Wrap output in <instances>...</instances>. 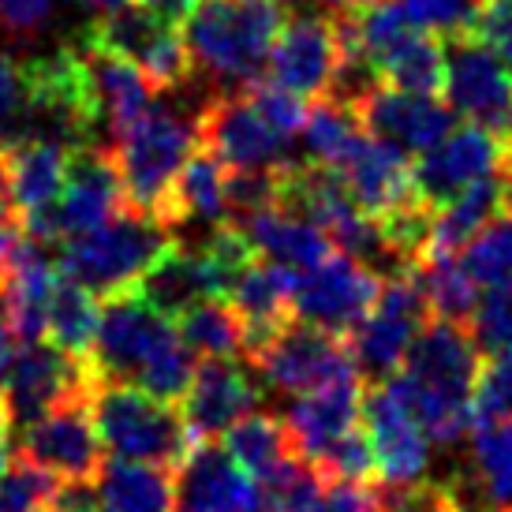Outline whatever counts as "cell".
<instances>
[{
    "mask_svg": "<svg viewBox=\"0 0 512 512\" xmlns=\"http://www.w3.org/2000/svg\"><path fill=\"white\" fill-rule=\"evenodd\" d=\"M363 393H367L363 378H344L292 400L285 412L292 449L314 464L333 441L363 423Z\"/></svg>",
    "mask_w": 512,
    "mask_h": 512,
    "instance_id": "cb8c5ba5",
    "label": "cell"
},
{
    "mask_svg": "<svg viewBox=\"0 0 512 512\" xmlns=\"http://www.w3.org/2000/svg\"><path fill=\"white\" fill-rule=\"evenodd\" d=\"M479 356L490 359L512 348V288H490L464 322Z\"/></svg>",
    "mask_w": 512,
    "mask_h": 512,
    "instance_id": "b9f144b4",
    "label": "cell"
},
{
    "mask_svg": "<svg viewBox=\"0 0 512 512\" xmlns=\"http://www.w3.org/2000/svg\"><path fill=\"white\" fill-rule=\"evenodd\" d=\"M195 124H199V143L210 146L228 169H277L292 161L288 157L292 139L270 128V120L258 113L247 90L214 94L195 116Z\"/></svg>",
    "mask_w": 512,
    "mask_h": 512,
    "instance_id": "4fadbf2b",
    "label": "cell"
},
{
    "mask_svg": "<svg viewBox=\"0 0 512 512\" xmlns=\"http://www.w3.org/2000/svg\"><path fill=\"white\" fill-rule=\"evenodd\" d=\"M389 512H471L460 490L438 479H419L412 486H382Z\"/></svg>",
    "mask_w": 512,
    "mask_h": 512,
    "instance_id": "bcb514c9",
    "label": "cell"
},
{
    "mask_svg": "<svg viewBox=\"0 0 512 512\" xmlns=\"http://www.w3.org/2000/svg\"><path fill=\"white\" fill-rule=\"evenodd\" d=\"M23 236V225L12 221V217H0V285H4V277H8V262H12V251L15 243Z\"/></svg>",
    "mask_w": 512,
    "mask_h": 512,
    "instance_id": "f5cc1de1",
    "label": "cell"
},
{
    "mask_svg": "<svg viewBox=\"0 0 512 512\" xmlns=\"http://www.w3.org/2000/svg\"><path fill=\"white\" fill-rule=\"evenodd\" d=\"M483 356L464 322L430 318L412 341L404 370L393 374L404 404L434 445H456L471 430V397Z\"/></svg>",
    "mask_w": 512,
    "mask_h": 512,
    "instance_id": "6da1fadb",
    "label": "cell"
},
{
    "mask_svg": "<svg viewBox=\"0 0 512 512\" xmlns=\"http://www.w3.org/2000/svg\"><path fill=\"white\" fill-rule=\"evenodd\" d=\"M19 326H15V307L8 296V285H0V378L8 374L15 352H19Z\"/></svg>",
    "mask_w": 512,
    "mask_h": 512,
    "instance_id": "f907efd6",
    "label": "cell"
},
{
    "mask_svg": "<svg viewBox=\"0 0 512 512\" xmlns=\"http://www.w3.org/2000/svg\"><path fill=\"white\" fill-rule=\"evenodd\" d=\"M505 143H509V150H512V120H509V128H505Z\"/></svg>",
    "mask_w": 512,
    "mask_h": 512,
    "instance_id": "6f0895ef",
    "label": "cell"
},
{
    "mask_svg": "<svg viewBox=\"0 0 512 512\" xmlns=\"http://www.w3.org/2000/svg\"><path fill=\"white\" fill-rule=\"evenodd\" d=\"M23 116V72L12 57H0V143Z\"/></svg>",
    "mask_w": 512,
    "mask_h": 512,
    "instance_id": "681fc988",
    "label": "cell"
},
{
    "mask_svg": "<svg viewBox=\"0 0 512 512\" xmlns=\"http://www.w3.org/2000/svg\"><path fill=\"white\" fill-rule=\"evenodd\" d=\"M471 34L501 60V68L512 75V0H479Z\"/></svg>",
    "mask_w": 512,
    "mask_h": 512,
    "instance_id": "7dc6e473",
    "label": "cell"
},
{
    "mask_svg": "<svg viewBox=\"0 0 512 512\" xmlns=\"http://www.w3.org/2000/svg\"><path fill=\"white\" fill-rule=\"evenodd\" d=\"M135 4H139V8H146V12L161 15L165 23H176V27H180L199 0H135Z\"/></svg>",
    "mask_w": 512,
    "mask_h": 512,
    "instance_id": "816d5d0a",
    "label": "cell"
},
{
    "mask_svg": "<svg viewBox=\"0 0 512 512\" xmlns=\"http://www.w3.org/2000/svg\"><path fill=\"white\" fill-rule=\"evenodd\" d=\"M247 359L273 393H288V397H303V393L326 389L344 378H363L348 337H337L303 318H288L285 326Z\"/></svg>",
    "mask_w": 512,
    "mask_h": 512,
    "instance_id": "8992f818",
    "label": "cell"
},
{
    "mask_svg": "<svg viewBox=\"0 0 512 512\" xmlns=\"http://www.w3.org/2000/svg\"><path fill=\"white\" fill-rule=\"evenodd\" d=\"M236 225L247 232V240H251L258 258L281 262V266H288V270L296 273L314 270L322 258H329L337 251L326 228H318L314 221L292 214L285 206H266V210L243 217Z\"/></svg>",
    "mask_w": 512,
    "mask_h": 512,
    "instance_id": "83f0119b",
    "label": "cell"
},
{
    "mask_svg": "<svg viewBox=\"0 0 512 512\" xmlns=\"http://www.w3.org/2000/svg\"><path fill=\"white\" fill-rule=\"evenodd\" d=\"M430 318H434V311H430L427 288L419 281V270L385 277L370 314L348 337L363 382L370 385L393 378L404 367L408 348H412L419 329L427 326Z\"/></svg>",
    "mask_w": 512,
    "mask_h": 512,
    "instance_id": "52a82bcc",
    "label": "cell"
},
{
    "mask_svg": "<svg viewBox=\"0 0 512 512\" xmlns=\"http://www.w3.org/2000/svg\"><path fill=\"white\" fill-rule=\"evenodd\" d=\"M79 4H86V8H98V12H113V8L128 4V0H79Z\"/></svg>",
    "mask_w": 512,
    "mask_h": 512,
    "instance_id": "9f6ffc18",
    "label": "cell"
},
{
    "mask_svg": "<svg viewBox=\"0 0 512 512\" xmlns=\"http://www.w3.org/2000/svg\"><path fill=\"white\" fill-rule=\"evenodd\" d=\"M195 352L187 348V341L176 333L165 348H157L154 356L146 359V367L135 374V382L139 389L146 393H154L157 400H169V404H180L187 397V389H191V378H195Z\"/></svg>",
    "mask_w": 512,
    "mask_h": 512,
    "instance_id": "ab89813d",
    "label": "cell"
},
{
    "mask_svg": "<svg viewBox=\"0 0 512 512\" xmlns=\"http://www.w3.org/2000/svg\"><path fill=\"white\" fill-rule=\"evenodd\" d=\"M172 243H176V232L161 217L128 202L105 225L64 240L57 262L75 285H83L98 299H109L120 292H135L143 273Z\"/></svg>",
    "mask_w": 512,
    "mask_h": 512,
    "instance_id": "3957f363",
    "label": "cell"
},
{
    "mask_svg": "<svg viewBox=\"0 0 512 512\" xmlns=\"http://www.w3.org/2000/svg\"><path fill=\"white\" fill-rule=\"evenodd\" d=\"M512 419V348L483 359L475 397H471V427L475 423H505Z\"/></svg>",
    "mask_w": 512,
    "mask_h": 512,
    "instance_id": "7bdbcfd3",
    "label": "cell"
},
{
    "mask_svg": "<svg viewBox=\"0 0 512 512\" xmlns=\"http://www.w3.org/2000/svg\"><path fill=\"white\" fill-rule=\"evenodd\" d=\"M509 157L512 150L505 143V135L468 120L464 128L449 131L438 146H430L427 154H419V161H415V191L430 206H445L475 180L505 172Z\"/></svg>",
    "mask_w": 512,
    "mask_h": 512,
    "instance_id": "2e32d148",
    "label": "cell"
},
{
    "mask_svg": "<svg viewBox=\"0 0 512 512\" xmlns=\"http://www.w3.org/2000/svg\"><path fill=\"white\" fill-rule=\"evenodd\" d=\"M505 210V172L483 176L471 187H464L456 199L438 206L434 217V240H430V255H460L464 243L479 232V228Z\"/></svg>",
    "mask_w": 512,
    "mask_h": 512,
    "instance_id": "1f68e13d",
    "label": "cell"
},
{
    "mask_svg": "<svg viewBox=\"0 0 512 512\" xmlns=\"http://www.w3.org/2000/svg\"><path fill=\"white\" fill-rule=\"evenodd\" d=\"M419 281L427 288L430 311L434 318H449V322H468L475 311V281L468 270L460 266V255H427L419 266Z\"/></svg>",
    "mask_w": 512,
    "mask_h": 512,
    "instance_id": "f35d334b",
    "label": "cell"
},
{
    "mask_svg": "<svg viewBox=\"0 0 512 512\" xmlns=\"http://www.w3.org/2000/svg\"><path fill=\"white\" fill-rule=\"evenodd\" d=\"M314 468L326 479H348V483H374L378 479V464H374V445H370L367 427L359 423L344 438H337L326 453L314 460Z\"/></svg>",
    "mask_w": 512,
    "mask_h": 512,
    "instance_id": "ee69618b",
    "label": "cell"
},
{
    "mask_svg": "<svg viewBox=\"0 0 512 512\" xmlns=\"http://www.w3.org/2000/svg\"><path fill=\"white\" fill-rule=\"evenodd\" d=\"M172 471V512H258V479L214 438H195Z\"/></svg>",
    "mask_w": 512,
    "mask_h": 512,
    "instance_id": "e0dca14e",
    "label": "cell"
},
{
    "mask_svg": "<svg viewBox=\"0 0 512 512\" xmlns=\"http://www.w3.org/2000/svg\"><path fill=\"white\" fill-rule=\"evenodd\" d=\"M225 176L228 165L210 150V146H195V154L187 157L180 169L176 184H172L161 221L176 232L180 225H206L214 228L228 221V202H225Z\"/></svg>",
    "mask_w": 512,
    "mask_h": 512,
    "instance_id": "f1b7e54d",
    "label": "cell"
},
{
    "mask_svg": "<svg viewBox=\"0 0 512 512\" xmlns=\"http://www.w3.org/2000/svg\"><path fill=\"white\" fill-rule=\"evenodd\" d=\"M363 427L374 445L378 483L382 486H412L427 479L430 468V434L404 404L393 378L370 382L363 393Z\"/></svg>",
    "mask_w": 512,
    "mask_h": 512,
    "instance_id": "5bb4252c",
    "label": "cell"
},
{
    "mask_svg": "<svg viewBox=\"0 0 512 512\" xmlns=\"http://www.w3.org/2000/svg\"><path fill=\"white\" fill-rule=\"evenodd\" d=\"M341 64V34L337 19L326 15H288L285 30L266 60V75L273 83L296 90L303 98H326L333 75Z\"/></svg>",
    "mask_w": 512,
    "mask_h": 512,
    "instance_id": "d6986e66",
    "label": "cell"
},
{
    "mask_svg": "<svg viewBox=\"0 0 512 512\" xmlns=\"http://www.w3.org/2000/svg\"><path fill=\"white\" fill-rule=\"evenodd\" d=\"M475 490L486 512H512V419L471 427Z\"/></svg>",
    "mask_w": 512,
    "mask_h": 512,
    "instance_id": "836d02e7",
    "label": "cell"
},
{
    "mask_svg": "<svg viewBox=\"0 0 512 512\" xmlns=\"http://www.w3.org/2000/svg\"><path fill=\"white\" fill-rule=\"evenodd\" d=\"M382 83L415 94H445V42L427 30H404L374 57Z\"/></svg>",
    "mask_w": 512,
    "mask_h": 512,
    "instance_id": "4dcf8cb0",
    "label": "cell"
},
{
    "mask_svg": "<svg viewBox=\"0 0 512 512\" xmlns=\"http://www.w3.org/2000/svg\"><path fill=\"white\" fill-rule=\"evenodd\" d=\"M176 329L187 348L202 359H236L243 356V322L225 296L202 299L176 318Z\"/></svg>",
    "mask_w": 512,
    "mask_h": 512,
    "instance_id": "8d00e7d4",
    "label": "cell"
},
{
    "mask_svg": "<svg viewBox=\"0 0 512 512\" xmlns=\"http://www.w3.org/2000/svg\"><path fill=\"white\" fill-rule=\"evenodd\" d=\"M341 172L348 180L352 199L367 210V214L382 217L389 210L404 206L408 199H415V161L408 150L385 143L378 135H363L356 143V150L341 161Z\"/></svg>",
    "mask_w": 512,
    "mask_h": 512,
    "instance_id": "d4e9b609",
    "label": "cell"
},
{
    "mask_svg": "<svg viewBox=\"0 0 512 512\" xmlns=\"http://www.w3.org/2000/svg\"><path fill=\"white\" fill-rule=\"evenodd\" d=\"M75 45L83 49L90 86H94V98H98V109H101V124H105L109 146H113L157 101V86L150 83L131 60L116 57V53H105V49L83 42V38Z\"/></svg>",
    "mask_w": 512,
    "mask_h": 512,
    "instance_id": "4316f807",
    "label": "cell"
},
{
    "mask_svg": "<svg viewBox=\"0 0 512 512\" xmlns=\"http://www.w3.org/2000/svg\"><path fill=\"white\" fill-rule=\"evenodd\" d=\"M311 4H322V8H333V12H348V8H356L363 0H311Z\"/></svg>",
    "mask_w": 512,
    "mask_h": 512,
    "instance_id": "11a10c76",
    "label": "cell"
},
{
    "mask_svg": "<svg viewBox=\"0 0 512 512\" xmlns=\"http://www.w3.org/2000/svg\"><path fill=\"white\" fill-rule=\"evenodd\" d=\"M445 42V101L456 116L505 135L512 120V75L471 30L449 34Z\"/></svg>",
    "mask_w": 512,
    "mask_h": 512,
    "instance_id": "9a60e30c",
    "label": "cell"
},
{
    "mask_svg": "<svg viewBox=\"0 0 512 512\" xmlns=\"http://www.w3.org/2000/svg\"><path fill=\"white\" fill-rule=\"evenodd\" d=\"M57 0H0V30L12 38H30L49 23Z\"/></svg>",
    "mask_w": 512,
    "mask_h": 512,
    "instance_id": "c3c4849f",
    "label": "cell"
},
{
    "mask_svg": "<svg viewBox=\"0 0 512 512\" xmlns=\"http://www.w3.org/2000/svg\"><path fill=\"white\" fill-rule=\"evenodd\" d=\"M98 322L101 299L94 292H86L83 285H75L72 277H64V270H60V281L49 296V307H45V341L86 363L94 337H98Z\"/></svg>",
    "mask_w": 512,
    "mask_h": 512,
    "instance_id": "d6a6232c",
    "label": "cell"
},
{
    "mask_svg": "<svg viewBox=\"0 0 512 512\" xmlns=\"http://www.w3.org/2000/svg\"><path fill=\"white\" fill-rule=\"evenodd\" d=\"M243 90H247V98L255 101L258 113L270 120V128H277L285 139H296L299 131H303L307 113H311L303 94H296V90H288V86H281V83H273L270 75H258L251 83H243Z\"/></svg>",
    "mask_w": 512,
    "mask_h": 512,
    "instance_id": "f6af8a7d",
    "label": "cell"
},
{
    "mask_svg": "<svg viewBox=\"0 0 512 512\" xmlns=\"http://www.w3.org/2000/svg\"><path fill=\"white\" fill-rule=\"evenodd\" d=\"M90 385H79L75 393L57 400L45 415H38L30 427L19 430V453L53 471L60 483H90L101 471V434L90 408Z\"/></svg>",
    "mask_w": 512,
    "mask_h": 512,
    "instance_id": "30bf717a",
    "label": "cell"
},
{
    "mask_svg": "<svg viewBox=\"0 0 512 512\" xmlns=\"http://www.w3.org/2000/svg\"><path fill=\"white\" fill-rule=\"evenodd\" d=\"M60 494V479L19 453L0 475V512H49Z\"/></svg>",
    "mask_w": 512,
    "mask_h": 512,
    "instance_id": "60d3db41",
    "label": "cell"
},
{
    "mask_svg": "<svg viewBox=\"0 0 512 512\" xmlns=\"http://www.w3.org/2000/svg\"><path fill=\"white\" fill-rule=\"evenodd\" d=\"M195 146H199V124L172 109H161L154 101L113 143L131 206L161 217L172 184L187 165V157L195 154Z\"/></svg>",
    "mask_w": 512,
    "mask_h": 512,
    "instance_id": "5b68a950",
    "label": "cell"
},
{
    "mask_svg": "<svg viewBox=\"0 0 512 512\" xmlns=\"http://www.w3.org/2000/svg\"><path fill=\"white\" fill-rule=\"evenodd\" d=\"M75 146L49 139V135H12L0 143V161L8 172V191L19 225L27 228L60 199L68 184Z\"/></svg>",
    "mask_w": 512,
    "mask_h": 512,
    "instance_id": "44dd1931",
    "label": "cell"
},
{
    "mask_svg": "<svg viewBox=\"0 0 512 512\" xmlns=\"http://www.w3.org/2000/svg\"><path fill=\"white\" fill-rule=\"evenodd\" d=\"M255 404V382L236 359H206L195 370L187 397L180 400V412L195 438H217L247 412H255Z\"/></svg>",
    "mask_w": 512,
    "mask_h": 512,
    "instance_id": "484cf974",
    "label": "cell"
},
{
    "mask_svg": "<svg viewBox=\"0 0 512 512\" xmlns=\"http://www.w3.org/2000/svg\"><path fill=\"white\" fill-rule=\"evenodd\" d=\"M90 408L98 423L101 445L120 460H143L176 468L195 445L180 404L157 400L131 382H98L90 385Z\"/></svg>",
    "mask_w": 512,
    "mask_h": 512,
    "instance_id": "277c9868",
    "label": "cell"
},
{
    "mask_svg": "<svg viewBox=\"0 0 512 512\" xmlns=\"http://www.w3.org/2000/svg\"><path fill=\"white\" fill-rule=\"evenodd\" d=\"M382 277L363 266L359 258L333 251L314 270L296 277V318L322 326L337 337H352V329L363 322L378 299Z\"/></svg>",
    "mask_w": 512,
    "mask_h": 512,
    "instance_id": "7c38bea8",
    "label": "cell"
},
{
    "mask_svg": "<svg viewBox=\"0 0 512 512\" xmlns=\"http://www.w3.org/2000/svg\"><path fill=\"white\" fill-rule=\"evenodd\" d=\"M225 438V449L243 468L251 471L255 479H266L273 468H281L288 456H296L292 449V438H288L285 415H266V412H247L240 423L221 434Z\"/></svg>",
    "mask_w": 512,
    "mask_h": 512,
    "instance_id": "e575fe53",
    "label": "cell"
},
{
    "mask_svg": "<svg viewBox=\"0 0 512 512\" xmlns=\"http://www.w3.org/2000/svg\"><path fill=\"white\" fill-rule=\"evenodd\" d=\"M49 512H57V509H49Z\"/></svg>",
    "mask_w": 512,
    "mask_h": 512,
    "instance_id": "680465c9",
    "label": "cell"
},
{
    "mask_svg": "<svg viewBox=\"0 0 512 512\" xmlns=\"http://www.w3.org/2000/svg\"><path fill=\"white\" fill-rule=\"evenodd\" d=\"M124 206H128V191L120 180L113 146L86 143L72 150V169H68V184L60 191V199L23 232L42 243H64L105 225Z\"/></svg>",
    "mask_w": 512,
    "mask_h": 512,
    "instance_id": "9c48e42d",
    "label": "cell"
},
{
    "mask_svg": "<svg viewBox=\"0 0 512 512\" xmlns=\"http://www.w3.org/2000/svg\"><path fill=\"white\" fill-rule=\"evenodd\" d=\"M367 135L363 120H359L356 105L337 98H318L311 113H307V124H303V161H318V165H337L352 150L356 143Z\"/></svg>",
    "mask_w": 512,
    "mask_h": 512,
    "instance_id": "d590c367",
    "label": "cell"
},
{
    "mask_svg": "<svg viewBox=\"0 0 512 512\" xmlns=\"http://www.w3.org/2000/svg\"><path fill=\"white\" fill-rule=\"evenodd\" d=\"M232 281L236 277L206 251V243H172L169 251L143 273L135 292L176 322L187 307H195L202 299L228 296Z\"/></svg>",
    "mask_w": 512,
    "mask_h": 512,
    "instance_id": "7402d4cb",
    "label": "cell"
},
{
    "mask_svg": "<svg viewBox=\"0 0 512 512\" xmlns=\"http://www.w3.org/2000/svg\"><path fill=\"white\" fill-rule=\"evenodd\" d=\"M288 23L285 0H199L180 23L195 68L221 83H251Z\"/></svg>",
    "mask_w": 512,
    "mask_h": 512,
    "instance_id": "7a4b0ae2",
    "label": "cell"
},
{
    "mask_svg": "<svg viewBox=\"0 0 512 512\" xmlns=\"http://www.w3.org/2000/svg\"><path fill=\"white\" fill-rule=\"evenodd\" d=\"M172 475L165 464L113 456L94 479L101 512H172Z\"/></svg>",
    "mask_w": 512,
    "mask_h": 512,
    "instance_id": "f546056e",
    "label": "cell"
},
{
    "mask_svg": "<svg viewBox=\"0 0 512 512\" xmlns=\"http://www.w3.org/2000/svg\"><path fill=\"white\" fill-rule=\"evenodd\" d=\"M359 120L370 135L400 146L408 154H427L456 128V109L438 94H415L397 86H374L367 98L356 105Z\"/></svg>",
    "mask_w": 512,
    "mask_h": 512,
    "instance_id": "ffe728a7",
    "label": "cell"
},
{
    "mask_svg": "<svg viewBox=\"0 0 512 512\" xmlns=\"http://www.w3.org/2000/svg\"><path fill=\"white\" fill-rule=\"evenodd\" d=\"M86 382H90V367L83 359L60 352L57 344L42 337V341L19 344L12 367L0 378V393L12 412V427L23 430Z\"/></svg>",
    "mask_w": 512,
    "mask_h": 512,
    "instance_id": "ac0fdd59",
    "label": "cell"
},
{
    "mask_svg": "<svg viewBox=\"0 0 512 512\" xmlns=\"http://www.w3.org/2000/svg\"><path fill=\"white\" fill-rule=\"evenodd\" d=\"M296 270H288L281 262L270 258H255L247 262L243 273L228 288V303L240 314L243 322V356H251L255 348L270 341L288 318H296Z\"/></svg>",
    "mask_w": 512,
    "mask_h": 512,
    "instance_id": "603a6c76",
    "label": "cell"
},
{
    "mask_svg": "<svg viewBox=\"0 0 512 512\" xmlns=\"http://www.w3.org/2000/svg\"><path fill=\"white\" fill-rule=\"evenodd\" d=\"M180 329L169 314H161L154 303H146L139 292L101 299L98 337L90 348V378L98 382H135V374L146 367V359L157 348L176 337Z\"/></svg>",
    "mask_w": 512,
    "mask_h": 512,
    "instance_id": "8fae6325",
    "label": "cell"
},
{
    "mask_svg": "<svg viewBox=\"0 0 512 512\" xmlns=\"http://www.w3.org/2000/svg\"><path fill=\"white\" fill-rule=\"evenodd\" d=\"M460 266L475 288H512V210L490 217L460 251Z\"/></svg>",
    "mask_w": 512,
    "mask_h": 512,
    "instance_id": "74e56055",
    "label": "cell"
},
{
    "mask_svg": "<svg viewBox=\"0 0 512 512\" xmlns=\"http://www.w3.org/2000/svg\"><path fill=\"white\" fill-rule=\"evenodd\" d=\"M12 412H8V404H4V393H0V475L8 471L12 464Z\"/></svg>",
    "mask_w": 512,
    "mask_h": 512,
    "instance_id": "db71d44e",
    "label": "cell"
},
{
    "mask_svg": "<svg viewBox=\"0 0 512 512\" xmlns=\"http://www.w3.org/2000/svg\"><path fill=\"white\" fill-rule=\"evenodd\" d=\"M79 38L131 60L157 86V94L180 90L195 75L191 49L176 23H165L161 15L146 12L139 4H120L113 12H101V19H94Z\"/></svg>",
    "mask_w": 512,
    "mask_h": 512,
    "instance_id": "ba28073f",
    "label": "cell"
}]
</instances>
